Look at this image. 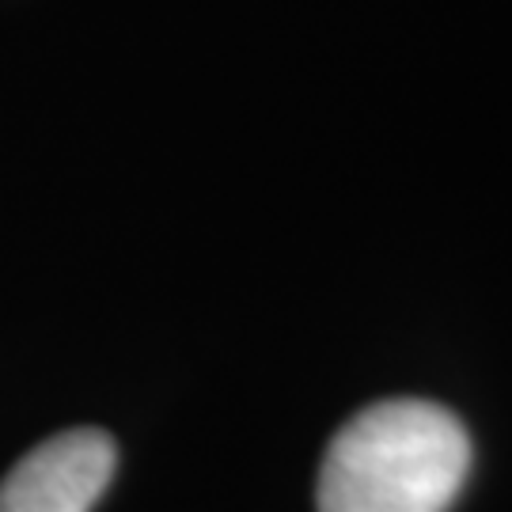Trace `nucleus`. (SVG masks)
Here are the masks:
<instances>
[{
	"label": "nucleus",
	"instance_id": "obj_1",
	"mask_svg": "<svg viewBox=\"0 0 512 512\" xmlns=\"http://www.w3.org/2000/svg\"><path fill=\"white\" fill-rule=\"evenodd\" d=\"M471 471L463 421L425 399L349 418L319 467V512H448Z\"/></svg>",
	"mask_w": 512,
	"mask_h": 512
},
{
	"label": "nucleus",
	"instance_id": "obj_2",
	"mask_svg": "<svg viewBox=\"0 0 512 512\" xmlns=\"http://www.w3.org/2000/svg\"><path fill=\"white\" fill-rule=\"evenodd\" d=\"M114 440L69 429L42 440L0 482V512H92L114 475Z\"/></svg>",
	"mask_w": 512,
	"mask_h": 512
}]
</instances>
